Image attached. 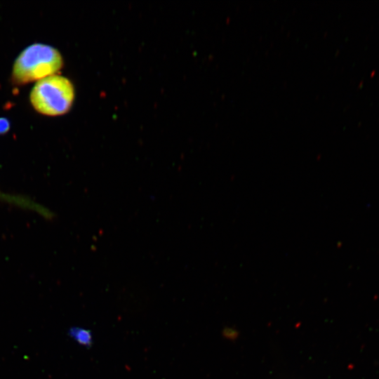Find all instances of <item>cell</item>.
<instances>
[{
    "label": "cell",
    "instance_id": "obj_4",
    "mask_svg": "<svg viewBox=\"0 0 379 379\" xmlns=\"http://www.w3.org/2000/svg\"><path fill=\"white\" fill-rule=\"evenodd\" d=\"M69 335L79 344L90 347L93 344V335L91 331L79 328L72 327L69 331Z\"/></svg>",
    "mask_w": 379,
    "mask_h": 379
},
{
    "label": "cell",
    "instance_id": "obj_2",
    "mask_svg": "<svg viewBox=\"0 0 379 379\" xmlns=\"http://www.w3.org/2000/svg\"><path fill=\"white\" fill-rule=\"evenodd\" d=\"M74 88L70 80L53 74L36 81L29 93V101L38 113L56 117L66 114L72 106Z\"/></svg>",
    "mask_w": 379,
    "mask_h": 379
},
{
    "label": "cell",
    "instance_id": "obj_1",
    "mask_svg": "<svg viewBox=\"0 0 379 379\" xmlns=\"http://www.w3.org/2000/svg\"><path fill=\"white\" fill-rule=\"evenodd\" d=\"M60 53L52 46L35 43L24 48L16 58L11 71L15 85L38 81L55 74L62 67Z\"/></svg>",
    "mask_w": 379,
    "mask_h": 379
},
{
    "label": "cell",
    "instance_id": "obj_5",
    "mask_svg": "<svg viewBox=\"0 0 379 379\" xmlns=\"http://www.w3.org/2000/svg\"><path fill=\"white\" fill-rule=\"evenodd\" d=\"M10 121L5 117H0V135L6 133L10 129Z\"/></svg>",
    "mask_w": 379,
    "mask_h": 379
},
{
    "label": "cell",
    "instance_id": "obj_3",
    "mask_svg": "<svg viewBox=\"0 0 379 379\" xmlns=\"http://www.w3.org/2000/svg\"><path fill=\"white\" fill-rule=\"evenodd\" d=\"M0 199L7 201L10 203L15 204L18 206H20L22 207H25L29 209H32L34 211H36L42 215H44L46 217H50L51 213L44 207L41 206L39 204H36L27 199L13 196L10 194H7L5 193H3L0 191Z\"/></svg>",
    "mask_w": 379,
    "mask_h": 379
}]
</instances>
